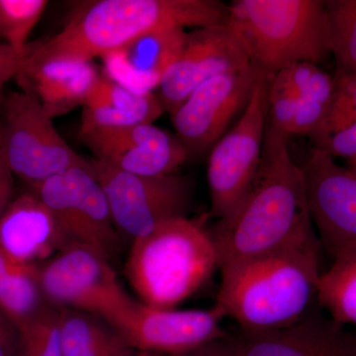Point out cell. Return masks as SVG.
Returning a JSON list of instances; mask_svg holds the SVG:
<instances>
[{"mask_svg": "<svg viewBox=\"0 0 356 356\" xmlns=\"http://www.w3.org/2000/svg\"><path fill=\"white\" fill-rule=\"evenodd\" d=\"M346 161H348V166L356 170V154Z\"/></svg>", "mask_w": 356, "mask_h": 356, "instance_id": "obj_35", "label": "cell"}, {"mask_svg": "<svg viewBox=\"0 0 356 356\" xmlns=\"http://www.w3.org/2000/svg\"><path fill=\"white\" fill-rule=\"evenodd\" d=\"M324 120L309 139L314 149L346 161L356 154V74L336 72Z\"/></svg>", "mask_w": 356, "mask_h": 356, "instance_id": "obj_21", "label": "cell"}, {"mask_svg": "<svg viewBox=\"0 0 356 356\" xmlns=\"http://www.w3.org/2000/svg\"><path fill=\"white\" fill-rule=\"evenodd\" d=\"M298 96L284 86L270 81L268 89V113L267 123L289 137L293 120L296 113Z\"/></svg>", "mask_w": 356, "mask_h": 356, "instance_id": "obj_28", "label": "cell"}, {"mask_svg": "<svg viewBox=\"0 0 356 356\" xmlns=\"http://www.w3.org/2000/svg\"><path fill=\"white\" fill-rule=\"evenodd\" d=\"M47 6L46 0H0V37L17 50L25 49Z\"/></svg>", "mask_w": 356, "mask_h": 356, "instance_id": "obj_26", "label": "cell"}, {"mask_svg": "<svg viewBox=\"0 0 356 356\" xmlns=\"http://www.w3.org/2000/svg\"><path fill=\"white\" fill-rule=\"evenodd\" d=\"M318 284L317 303L334 322L356 325V248L332 257Z\"/></svg>", "mask_w": 356, "mask_h": 356, "instance_id": "obj_24", "label": "cell"}, {"mask_svg": "<svg viewBox=\"0 0 356 356\" xmlns=\"http://www.w3.org/2000/svg\"><path fill=\"white\" fill-rule=\"evenodd\" d=\"M53 213L72 243L95 248L107 259L120 250V236L91 165L76 166L30 186Z\"/></svg>", "mask_w": 356, "mask_h": 356, "instance_id": "obj_10", "label": "cell"}, {"mask_svg": "<svg viewBox=\"0 0 356 356\" xmlns=\"http://www.w3.org/2000/svg\"><path fill=\"white\" fill-rule=\"evenodd\" d=\"M1 102V100H0ZM0 154H1V149H0Z\"/></svg>", "mask_w": 356, "mask_h": 356, "instance_id": "obj_36", "label": "cell"}, {"mask_svg": "<svg viewBox=\"0 0 356 356\" xmlns=\"http://www.w3.org/2000/svg\"><path fill=\"white\" fill-rule=\"evenodd\" d=\"M14 175L7 166L3 156L0 154V218L13 199Z\"/></svg>", "mask_w": 356, "mask_h": 356, "instance_id": "obj_31", "label": "cell"}, {"mask_svg": "<svg viewBox=\"0 0 356 356\" xmlns=\"http://www.w3.org/2000/svg\"><path fill=\"white\" fill-rule=\"evenodd\" d=\"M83 106L79 136L153 124L165 112L156 93L135 92L106 76H98Z\"/></svg>", "mask_w": 356, "mask_h": 356, "instance_id": "obj_20", "label": "cell"}, {"mask_svg": "<svg viewBox=\"0 0 356 356\" xmlns=\"http://www.w3.org/2000/svg\"><path fill=\"white\" fill-rule=\"evenodd\" d=\"M227 25L250 65L269 79L296 63L318 65L331 55L323 0H234Z\"/></svg>", "mask_w": 356, "mask_h": 356, "instance_id": "obj_5", "label": "cell"}, {"mask_svg": "<svg viewBox=\"0 0 356 356\" xmlns=\"http://www.w3.org/2000/svg\"><path fill=\"white\" fill-rule=\"evenodd\" d=\"M39 280L50 305L89 314L109 325L134 301L109 259L79 243H70L40 264Z\"/></svg>", "mask_w": 356, "mask_h": 356, "instance_id": "obj_7", "label": "cell"}, {"mask_svg": "<svg viewBox=\"0 0 356 356\" xmlns=\"http://www.w3.org/2000/svg\"><path fill=\"white\" fill-rule=\"evenodd\" d=\"M242 42L228 25L196 28L187 33L184 50L158 88L163 111L172 114L204 83L250 65Z\"/></svg>", "mask_w": 356, "mask_h": 356, "instance_id": "obj_14", "label": "cell"}, {"mask_svg": "<svg viewBox=\"0 0 356 356\" xmlns=\"http://www.w3.org/2000/svg\"><path fill=\"white\" fill-rule=\"evenodd\" d=\"M186 37L180 27L143 35L102 58L104 76L135 92H153L179 57Z\"/></svg>", "mask_w": 356, "mask_h": 356, "instance_id": "obj_18", "label": "cell"}, {"mask_svg": "<svg viewBox=\"0 0 356 356\" xmlns=\"http://www.w3.org/2000/svg\"><path fill=\"white\" fill-rule=\"evenodd\" d=\"M30 56L0 64V100H1V92L3 86H6V83H8L11 79L19 74V72L22 70L23 67H24Z\"/></svg>", "mask_w": 356, "mask_h": 356, "instance_id": "obj_33", "label": "cell"}, {"mask_svg": "<svg viewBox=\"0 0 356 356\" xmlns=\"http://www.w3.org/2000/svg\"><path fill=\"white\" fill-rule=\"evenodd\" d=\"M19 329L0 309V356H18Z\"/></svg>", "mask_w": 356, "mask_h": 356, "instance_id": "obj_29", "label": "cell"}, {"mask_svg": "<svg viewBox=\"0 0 356 356\" xmlns=\"http://www.w3.org/2000/svg\"><path fill=\"white\" fill-rule=\"evenodd\" d=\"M42 40L36 42H30L29 44L23 50H17L7 44H0V64L17 60V58L28 57L33 51L38 48Z\"/></svg>", "mask_w": 356, "mask_h": 356, "instance_id": "obj_32", "label": "cell"}, {"mask_svg": "<svg viewBox=\"0 0 356 356\" xmlns=\"http://www.w3.org/2000/svg\"><path fill=\"white\" fill-rule=\"evenodd\" d=\"M99 74L91 62L28 58L16 79L20 88L32 89L51 118L83 105Z\"/></svg>", "mask_w": 356, "mask_h": 356, "instance_id": "obj_19", "label": "cell"}, {"mask_svg": "<svg viewBox=\"0 0 356 356\" xmlns=\"http://www.w3.org/2000/svg\"><path fill=\"white\" fill-rule=\"evenodd\" d=\"M217 268L209 229L185 216L133 240L125 275L140 302L175 309L202 288Z\"/></svg>", "mask_w": 356, "mask_h": 356, "instance_id": "obj_4", "label": "cell"}, {"mask_svg": "<svg viewBox=\"0 0 356 356\" xmlns=\"http://www.w3.org/2000/svg\"><path fill=\"white\" fill-rule=\"evenodd\" d=\"M238 356H356V336L327 316L309 311L294 325L229 336Z\"/></svg>", "mask_w": 356, "mask_h": 356, "instance_id": "obj_16", "label": "cell"}, {"mask_svg": "<svg viewBox=\"0 0 356 356\" xmlns=\"http://www.w3.org/2000/svg\"><path fill=\"white\" fill-rule=\"evenodd\" d=\"M259 70L252 65L220 74L193 91L172 114L177 139L189 159L209 154L247 106Z\"/></svg>", "mask_w": 356, "mask_h": 356, "instance_id": "obj_12", "label": "cell"}, {"mask_svg": "<svg viewBox=\"0 0 356 356\" xmlns=\"http://www.w3.org/2000/svg\"><path fill=\"white\" fill-rule=\"evenodd\" d=\"M317 235L220 269L216 306L241 331L284 329L301 320L317 302L321 274Z\"/></svg>", "mask_w": 356, "mask_h": 356, "instance_id": "obj_2", "label": "cell"}, {"mask_svg": "<svg viewBox=\"0 0 356 356\" xmlns=\"http://www.w3.org/2000/svg\"><path fill=\"white\" fill-rule=\"evenodd\" d=\"M222 312L177 310L147 306L134 299L111 327L131 348L163 356H178L228 337Z\"/></svg>", "mask_w": 356, "mask_h": 356, "instance_id": "obj_11", "label": "cell"}, {"mask_svg": "<svg viewBox=\"0 0 356 356\" xmlns=\"http://www.w3.org/2000/svg\"><path fill=\"white\" fill-rule=\"evenodd\" d=\"M60 325L63 356H130L135 351L111 325L95 316L60 310Z\"/></svg>", "mask_w": 356, "mask_h": 356, "instance_id": "obj_23", "label": "cell"}, {"mask_svg": "<svg viewBox=\"0 0 356 356\" xmlns=\"http://www.w3.org/2000/svg\"><path fill=\"white\" fill-rule=\"evenodd\" d=\"M325 3L336 72L356 74V0H327Z\"/></svg>", "mask_w": 356, "mask_h": 356, "instance_id": "obj_25", "label": "cell"}, {"mask_svg": "<svg viewBox=\"0 0 356 356\" xmlns=\"http://www.w3.org/2000/svg\"><path fill=\"white\" fill-rule=\"evenodd\" d=\"M130 356H163L159 355H154V353H142V351H134Z\"/></svg>", "mask_w": 356, "mask_h": 356, "instance_id": "obj_34", "label": "cell"}, {"mask_svg": "<svg viewBox=\"0 0 356 356\" xmlns=\"http://www.w3.org/2000/svg\"><path fill=\"white\" fill-rule=\"evenodd\" d=\"M53 307L39 280V266L13 261L0 250V309L17 325L26 324Z\"/></svg>", "mask_w": 356, "mask_h": 356, "instance_id": "obj_22", "label": "cell"}, {"mask_svg": "<svg viewBox=\"0 0 356 356\" xmlns=\"http://www.w3.org/2000/svg\"><path fill=\"white\" fill-rule=\"evenodd\" d=\"M119 233L135 238L147 235L168 220L186 216L193 197L191 177L173 175L143 177L90 159Z\"/></svg>", "mask_w": 356, "mask_h": 356, "instance_id": "obj_8", "label": "cell"}, {"mask_svg": "<svg viewBox=\"0 0 356 356\" xmlns=\"http://www.w3.org/2000/svg\"><path fill=\"white\" fill-rule=\"evenodd\" d=\"M20 88L0 102V149L14 177L33 186L70 168H89L90 161L58 134L36 93Z\"/></svg>", "mask_w": 356, "mask_h": 356, "instance_id": "obj_6", "label": "cell"}, {"mask_svg": "<svg viewBox=\"0 0 356 356\" xmlns=\"http://www.w3.org/2000/svg\"><path fill=\"white\" fill-rule=\"evenodd\" d=\"M81 139L95 159L143 177L173 175L188 159L177 136L154 124L95 131Z\"/></svg>", "mask_w": 356, "mask_h": 356, "instance_id": "obj_15", "label": "cell"}, {"mask_svg": "<svg viewBox=\"0 0 356 356\" xmlns=\"http://www.w3.org/2000/svg\"><path fill=\"white\" fill-rule=\"evenodd\" d=\"M70 243L53 213L31 191L13 198L0 218V250L18 264L40 266Z\"/></svg>", "mask_w": 356, "mask_h": 356, "instance_id": "obj_17", "label": "cell"}, {"mask_svg": "<svg viewBox=\"0 0 356 356\" xmlns=\"http://www.w3.org/2000/svg\"><path fill=\"white\" fill-rule=\"evenodd\" d=\"M178 356H238L229 336Z\"/></svg>", "mask_w": 356, "mask_h": 356, "instance_id": "obj_30", "label": "cell"}, {"mask_svg": "<svg viewBox=\"0 0 356 356\" xmlns=\"http://www.w3.org/2000/svg\"><path fill=\"white\" fill-rule=\"evenodd\" d=\"M60 318V309L51 307L18 327V356H63Z\"/></svg>", "mask_w": 356, "mask_h": 356, "instance_id": "obj_27", "label": "cell"}, {"mask_svg": "<svg viewBox=\"0 0 356 356\" xmlns=\"http://www.w3.org/2000/svg\"><path fill=\"white\" fill-rule=\"evenodd\" d=\"M270 79L259 72L240 118L212 147L208 159L211 213L221 219L242 200L261 165Z\"/></svg>", "mask_w": 356, "mask_h": 356, "instance_id": "obj_9", "label": "cell"}, {"mask_svg": "<svg viewBox=\"0 0 356 356\" xmlns=\"http://www.w3.org/2000/svg\"><path fill=\"white\" fill-rule=\"evenodd\" d=\"M302 168L312 222L322 248L332 257L356 248V170L314 147Z\"/></svg>", "mask_w": 356, "mask_h": 356, "instance_id": "obj_13", "label": "cell"}, {"mask_svg": "<svg viewBox=\"0 0 356 356\" xmlns=\"http://www.w3.org/2000/svg\"><path fill=\"white\" fill-rule=\"evenodd\" d=\"M218 268L276 252L316 234L303 168L287 137L266 125L261 165L242 200L209 229Z\"/></svg>", "mask_w": 356, "mask_h": 356, "instance_id": "obj_1", "label": "cell"}, {"mask_svg": "<svg viewBox=\"0 0 356 356\" xmlns=\"http://www.w3.org/2000/svg\"><path fill=\"white\" fill-rule=\"evenodd\" d=\"M229 6L218 0H95L79 4L70 20L29 57L92 62L143 35L166 28L227 25Z\"/></svg>", "mask_w": 356, "mask_h": 356, "instance_id": "obj_3", "label": "cell"}]
</instances>
